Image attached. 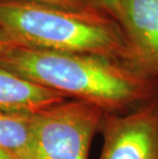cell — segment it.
I'll use <instances>...</instances> for the list:
<instances>
[{
    "instance_id": "obj_1",
    "label": "cell",
    "mask_w": 158,
    "mask_h": 159,
    "mask_svg": "<svg viewBox=\"0 0 158 159\" xmlns=\"http://www.w3.org/2000/svg\"><path fill=\"white\" fill-rule=\"evenodd\" d=\"M0 66L106 113H126L158 98V81L107 57L16 46L0 53Z\"/></svg>"
},
{
    "instance_id": "obj_2",
    "label": "cell",
    "mask_w": 158,
    "mask_h": 159,
    "mask_svg": "<svg viewBox=\"0 0 158 159\" xmlns=\"http://www.w3.org/2000/svg\"><path fill=\"white\" fill-rule=\"evenodd\" d=\"M0 28L30 48L102 56L124 64L129 59L121 28L104 12L4 1L0 2Z\"/></svg>"
},
{
    "instance_id": "obj_3",
    "label": "cell",
    "mask_w": 158,
    "mask_h": 159,
    "mask_svg": "<svg viewBox=\"0 0 158 159\" xmlns=\"http://www.w3.org/2000/svg\"><path fill=\"white\" fill-rule=\"evenodd\" d=\"M106 112L93 104L65 100L33 114L35 159H88Z\"/></svg>"
},
{
    "instance_id": "obj_4",
    "label": "cell",
    "mask_w": 158,
    "mask_h": 159,
    "mask_svg": "<svg viewBox=\"0 0 158 159\" xmlns=\"http://www.w3.org/2000/svg\"><path fill=\"white\" fill-rule=\"evenodd\" d=\"M99 159H158V98L129 112L106 113Z\"/></svg>"
},
{
    "instance_id": "obj_5",
    "label": "cell",
    "mask_w": 158,
    "mask_h": 159,
    "mask_svg": "<svg viewBox=\"0 0 158 159\" xmlns=\"http://www.w3.org/2000/svg\"><path fill=\"white\" fill-rule=\"evenodd\" d=\"M113 19L126 39V65L158 81V0H118Z\"/></svg>"
},
{
    "instance_id": "obj_6",
    "label": "cell",
    "mask_w": 158,
    "mask_h": 159,
    "mask_svg": "<svg viewBox=\"0 0 158 159\" xmlns=\"http://www.w3.org/2000/svg\"><path fill=\"white\" fill-rule=\"evenodd\" d=\"M68 100L0 66V111L34 114Z\"/></svg>"
},
{
    "instance_id": "obj_7",
    "label": "cell",
    "mask_w": 158,
    "mask_h": 159,
    "mask_svg": "<svg viewBox=\"0 0 158 159\" xmlns=\"http://www.w3.org/2000/svg\"><path fill=\"white\" fill-rule=\"evenodd\" d=\"M0 150L18 159H35L33 114L0 111Z\"/></svg>"
},
{
    "instance_id": "obj_8",
    "label": "cell",
    "mask_w": 158,
    "mask_h": 159,
    "mask_svg": "<svg viewBox=\"0 0 158 159\" xmlns=\"http://www.w3.org/2000/svg\"><path fill=\"white\" fill-rule=\"evenodd\" d=\"M4 1H26V2H37L43 4L56 6L66 9H71L76 11H100L96 8L88 0H0V2Z\"/></svg>"
},
{
    "instance_id": "obj_9",
    "label": "cell",
    "mask_w": 158,
    "mask_h": 159,
    "mask_svg": "<svg viewBox=\"0 0 158 159\" xmlns=\"http://www.w3.org/2000/svg\"><path fill=\"white\" fill-rule=\"evenodd\" d=\"M92 4L102 12L110 16L113 19L114 11L118 0H88Z\"/></svg>"
},
{
    "instance_id": "obj_10",
    "label": "cell",
    "mask_w": 158,
    "mask_h": 159,
    "mask_svg": "<svg viewBox=\"0 0 158 159\" xmlns=\"http://www.w3.org/2000/svg\"><path fill=\"white\" fill-rule=\"evenodd\" d=\"M16 46H21V45L11 36H9L7 33L0 28V53L11 48H15Z\"/></svg>"
},
{
    "instance_id": "obj_11",
    "label": "cell",
    "mask_w": 158,
    "mask_h": 159,
    "mask_svg": "<svg viewBox=\"0 0 158 159\" xmlns=\"http://www.w3.org/2000/svg\"><path fill=\"white\" fill-rule=\"evenodd\" d=\"M0 159H18V158L12 156L11 154H8L4 151L0 150Z\"/></svg>"
}]
</instances>
